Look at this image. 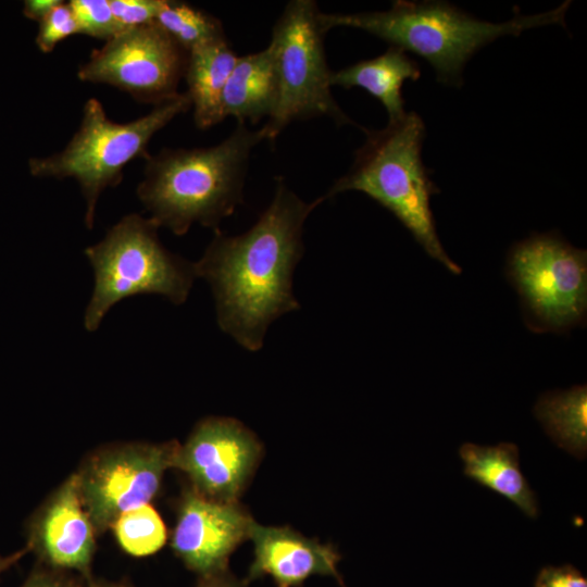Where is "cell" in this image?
I'll return each instance as SVG.
<instances>
[{"label":"cell","instance_id":"cell-1","mask_svg":"<svg viewBox=\"0 0 587 587\" xmlns=\"http://www.w3.org/2000/svg\"><path fill=\"white\" fill-rule=\"evenodd\" d=\"M325 199L307 202L277 179L274 197L245 233L220 230L195 262L212 289L218 327L248 351H259L268 326L297 311L294 272L304 251L303 226Z\"/></svg>","mask_w":587,"mask_h":587},{"label":"cell","instance_id":"cell-2","mask_svg":"<svg viewBox=\"0 0 587 587\" xmlns=\"http://www.w3.org/2000/svg\"><path fill=\"white\" fill-rule=\"evenodd\" d=\"M263 140L260 129L238 123L217 145L163 149L146 159L136 193L159 226L176 236L193 224L220 230V223L242 203L252 149Z\"/></svg>","mask_w":587,"mask_h":587},{"label":"cell","instance_id":"cell-3","mask_svg":"<svg viewBox=\"0 0 587 587\" xmlns=\"http://www.w3.org/2000/svg\"><path fill=\"white\" fill-rule=\"evenodd\" d=\"M571 1L544 13L516 15L492 23L474 17L446 1L392 2L386 11L358 13H319L324 33L335 27H352L414 53L434 68L436 80L460 87L467 61L483 47L502 36L546 26H565Z\"/></svg>","mask_w":587,"mask_h":587},{"label":"cell","instance_id":"cell-4","mask_svg":"<svg viewBox=\"0 0 587 587\" xmlns=\"http://www.w3.org/2000/svg\"><path fill=\"white\" fill-rule=\"evenodd\" d=\"M425 136V124L413 111L382 129L366 130L351 167L323 198L349 190L365 193L391 212L430 258L458 275L462 268L442 247L430 209L439 190L422 160Z\"/></svg>","mask_w":587,"mask_h":587},{"label":"cell","instance_id":"cell-5","mask_svg":"<svg viewBox=\"0 0 587 587\" xmlns=\"http://www.w3.org/2000/svg\"><path fill=\"white\" fill-rule=\"evenodd\" d=\"M190 108L187 92H179L139 118L115 123L101 102L90 98L84 104L79 128L65 148L46 158L29 159V173L38 178L75 179L86 202L85 225L92 229L101 193L121 183L130 161L146 160L151 138Z\"/></svg>","mask_w":587,"mask_h":587},{"label":"cell","instance_id":"cell-6","mask_svg":"<svg viewBox=\"0 0 587 587\" xmlns=\"http://www.w3.org/2000/svg\"><path fill=\"white\" fill-rule=\"evenodd\" d=\"M160 227L137 213L123 216L97 243L85 249L95 286L84 326L95 332L109 310L124 298L159 295L183 304L197 278L196 265L167 250Z\"/></svg>","mask_w":587,"mask_h":587},{"label":"cell","instance_id":"cell-7","mask_svg":"<svg viewBox=\"0 0 587 587\" xmlns=\"http://www.w3.org/2000/svg\"><path fill=\"white\" fill-rule=\"evenodd\" d=\"M319 9L312 0H292L276 21L271 42L277 83L276 108L260 129L263 140H275L292 122L328 117L337 125L354 124L330 91V74Z\"/></svg>","mask_w":587,"mask_h":587},{"label":"cell","instance_id":"cell-8","mask_svg":"<svg viewBox=\"0 0 587 587\" xmlns=\"http://www.w3.org/2000/svg\"><path fill=\"white\" fill-rule=\"evenodd\" d=\"M507 274L529 328L565 332L587 312V253L555 233L534 234L510 249Z\"/></svg>","mask_w":587,"mask_h":587},{"label":"cell","instance_id":"cell-9","mask_svg":"<svg viewBox=\"0 0 587 587\" xmlns=\"http://www.w3.org/2000/svg\"><path fill=\"white\" fill-rule=\"evenodd\" d=\"M179 444L124 442L95 450L75 472L85 509L99 535L125 511L150 503Z\"/></svg>","mask_w":587,"mask_h":587},{"label":"cell","instance_id":"cell-10","mask_svg":"<svg viewBox=\"0 0 587 587\" xmlns=\"http://www.w3.org/2000/svg\"><path fill=\"white\" fill-rule=\"evenodd\" d=\"M187 58L188 52L154 21L124 29L93 50L77 77L113 86L155 105L179 93Z\"/></svg>","mask_w":587,"mask_h":587},{"label":"cell","instance_id":"cell-11","mask_svg":"<svg viewBox=\"0 0 587 587\" xmlns=\"http://www.w3.org/2000/svg\"><path fill=\"white\" fill-rule=\"evenodd\" d=\"M260 453V442L240 422L212 416L200 421L186 442L179 444L174 467L201 495L233 502L249 482Z\"/></svg>","mask_w":587,"mask_h":587},{"label":"cell","instance_id":"cell-12","mask_svg":"<svg viewBox=\"0 0 587 587\" xmlns=\"http://www.w3.org/2000/svg\"><path fill=\"white\" fill-rule=\"evenodd\" d=\"M253 522L237 501L214 500L189 488L178 502L171 546L199 577L220 574L227 571L232 552L249 538Z\"/></svg>","mask_w":587,"mask_h":587},{"label":"cell","instance_id":"cell-13","mask_svg":"<svg viewBox=\"0 0 587 587\" xmlns=\"http://www.w3.org/2000/svg\"><path fill=\"white\" fill-rule=\"evenodd\" d=\"M28 551L40 564L91 576L98 534L83 503L75 472L40 504L26 524Z\"/></svg>","mask_w":587,"mask_h":587},{"label":"cell","instance_id":"cell-14","mask_svg":"<svg viewBox=\"0 0 587 587\" xmlns=\"http://www.w3.org/2000/svg\"><path fill=\"white\" fill-rule=\"evenodd\" d=\"M249 538L254 559L246 582L271 576L277 587H297L313 575L335 577L345 587L338 573L340 554L332 545H322L288 527L263 526L253 522Z\"/></svg>","mask_w":587,"mask_h":587},{"label":"cell","instance_id":"cell-15","mask_svg":"<svg viewBox=\"0 0 587 587\" xmlns=\"http://www.w3.org/2000/svg\"><path fill=\"white\" fill-rule=\"evenodd\" d=\"M278 98L275 61L270 45L263 50L238 57L223 91L222 118L255 124L273 114Z\"/></svg>","mask_w":587,"mask_h":587},{"label":"cell","instance_id":"cell-16","mask_svg":"<svg viewBox=\"0 0 587 587\" xmlns=\"http://www.w3.org/2000/svg\"><path fill=\"white\" fill-rule=\"evenodd\" d=\"M459 455L464 462L465 476L507 498L528 517L538 516L537 497L521 471L515 444L479 446L465 442L460 447Z\"/></svg>","mask_w":587,"mask_h":587},{"label":"cell","instance_id":"cell-17","mask_svg":"<svg viewBox=\"0 0 587 587\" xmlns=\"http://www.w3.org/2000/svg\"><path fill=\"white\" fill-rule=\"evenodd\" d=\"M421 77L419 64L404 50L390 46L384 53L362 60L330 74V85L360 87L376 98L388 114V122L405 115L402 86Z\"/></svg>","mask_w":587,"mask_h":587},{"label":"cell","instance_id":"cell-18","mask_svg":"<svg viewBox=\"0 0 587 587\" xmlns=\"http://www.w3.org/2000/svg\"><path fill=\"white\" fill-rule=\"evenodd\" d=\"M237 58L226 39L199 46L188 52L184 76L198 128L207 129L223 121V91Z\"/></svg>","mask_w":587,"mask_h":587},{"label":"cell","instance_id":"cell-19","mask_svg":"<svg viewBox=\"0 0 587 587\" xmlns=\"http://www.w3.org/2000/svg\"><path fill=\"white\" fill-rule=\"evenodd\" d=\"M534 414L552 441L578 460L587 453V387L542 394Z\"/></svg>","mask_w":587,"mask_h":587},{"label":"cell","instance_id":"cell-20","mask_svg":"<svg viewBox=\"0 0 587 587\" xmlns=\"http://www.w3.org/2000/svg\"><path fill=\"white\" fill-rule=\"evenodd\" d=\"M155 22L187 52L226 39L220 20L183 1L164 0Z\"/></svg>","mask_w":587,"mask_h":587},{"label":"cell","instance_id":"cell-21","mask_svg":"<svg viewBox=\"0 0 587 587\" xmlns=\"http://www.w3.org/2000/svg\"><path fill=\"white\" fill-rule=\"evenodd\" d=\"M121 549L136 558L158 552L166 542V526L151 503L120 514L111 525Z\"/></svg>","mask_w":587,"mask_h":587},{"label":"cell","instance_id":"cell-22","mask_svg":"<svg viewBox=\"0 0 587 587\" xmlns=\"http://www.w3.org/2000/svg\"><path fill=\"white\" fill-rule=\"evenodd\" d=\"M78 34L110 40L122 32L111 10L110 0H71Z\"/></svg>","mask_w":587,"mask_h":587},{"label":"cell","instance_id":"cell-23","mask_svg":"<svg viewBox=\"0 0 587 587\" xmlns=\"http://www.w3.org/2000/svg\"><path fill=\"white\" fill-rule=\"evenodd\" d=\"M78 34V27L68 2L61 1L39 22L36 45L43 53L53 51L59 42Z\"/></svg>","mask_w":587,"mask_h":587},{"label":"cell","instance_id":"cell-24","mask_svg":"<svg viewBox=\"0 0 587 587\" xmlns=\"http://www.w3.org/2000/svg\"><path fill=\"white\" fill-rule=\"evenodd\" d=\"M164 0H110L122 30L154 22Z\"/></svg>","mask_w":587,"mask_h":587},{"label":"cell","instance_id":"cell-25","mask_svg":"<svg viewBox=\"0 0 587 587\" xmlns=\"http://www.w3.org/2000/svg\"><path fill=\"white\" fill-rule=\"evenodd\" d=\"M21 587H86L85 579L75 573L38 564Z\"/></svg>","mask_w":587,"mask_h":587},{"label":"cell","instance_id":"cell-26","mask_svg":"<svg viewBox=\"0 0 587 587\" xmlns=\"http://www.w3.org/2000/svg\"><path fill=\"white\" fill-rule=\"evenodd\" d=\"M534 587H587V579L570 564L545 566L538 573Z\"/></svg>","mask_w":587,"mask_h":587},{"label":"cell","instance_id":"cell-27","mask_svg":"<svg viewBox=\"0 0 587 587\" xmlns=\"http://www.w3.org/2000/svg\"><path fill=\"white\" fill-rule=\"evenodd\" d=\"M62 0H26L24 1L23 14L25 17L40 22Z\"/></svg>","mask_w":587,"mask_h":587},{"label":"cell","instance_id":"cell-28","mask_svg":"<svg viewBox=\"0 0 587 587\" xmlns=\"http://www.w3.org/2000/svg\"><path fill=\"white\" fill-rule=\"evenodd\" d=\"M197 587H240V585L225 571L220 574L199 577Z\"/></svg>","mask_w":587,"mask_h":587},{"label":"cell","instance_id":"cell-29","mask_svg":"<svg viewBox=\"0 0 587 587\" xmlns=\"http://www.w3.org/2000/svg\"><path fill=\"white\" fill-rule=\"evenodd\" d=\"M28 551L25 547L9 555L0 554V575L17 563Z\"/></svg>","mask_w":587,"mask_h":587},{"label":"cell","instance_id":"cell-30","mask_svg":"<svg viewBox=\"0 0 587 587\" xmlns=\"http://www.w3.org/2000/svg\"><path fill=\"white\" fill-rule=\"evenodd\" d=\"M85 582H86V587H128L127 585L122 584V583L98 579V578H95L92 575L89 578H87Z\"/></svg>","mask_w":587,"mask_h":587}]
</instances>
